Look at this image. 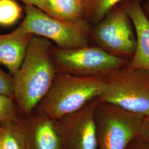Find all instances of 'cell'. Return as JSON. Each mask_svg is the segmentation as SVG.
I'll return each instance as SVG.
<instances>
[{"label":"cell","mask_w":149,"mask_h":149,"mask_svg":"<svg viewBox=\"0 0 149 149\" xmlns=\"http://www.w3.org/2000/svg\"><path fill=\"white\" fill-rule=\"evenodd\" d=\"M20 116L13 97L0 95V123L15 120Z\"/></svg>","instance_id":"cell-16"},{"label":"cell","mask_w":149,"mask_h":149,"mask_svg":"<svg viewBox=\"0 0 149 149\" xmlns=\"http://www.w3.org/2000/svg\"><path fill=\"white\" fill-rule=\"evenodd\" d=\"M44 12L59 19L71 21L83 18L82 1L80 0H44Z\"/></svg>","instance_id":"cell-13"},{"label":"cell","mask_w":149,"mask_h":149,"mask_svg":"<svg viewBox=\"0 0 149 149\" xmlns=\"http://www.w3.org/2000/svg\"><path fill=\"white\" fill-rule=\"evenodd\" d=\"M90 37L91 41L113 56L127 60L133 56L136 47L135 29L122 3L92 26Z\"/></svg>","instance_id":"cell-7"},{"label":"cell","mask_w":149,"mask_h":149,"mask_svg":"<svg viewBox=\"0 0 149 149\" xmlns=\"http://www.w3.org/2000/svg\"><path fill=\"white\" fill-rule=\"evenodd\" d=\"M145 116L100 102L95 114L97 149H125L138 136Z\"/></svg>","instance_id":"cell-6"},{"label":"cell","mask_w":149,"mask_h":149,"mask_svg":"<svg viewBox=\"0 0 149 149\" xmlns=\"http://www.w3.org/2000/svg\"><path fill=\"white\" fill-rule=\"evenodd\" d=\"M125 149H149V143L136 136L129 143Z\"/></svg>","instance_id":"cell-18"},{"label":"cell","mask_w":149,"mask_h":149,"mask_svg":"<svg viewBox=\"0 0 149 149\" xmlns=\"http://www.w3.org/2000/svg\"><path fill=\"white\" fill-rule=\"evenodd\" d=\"M33 36L20 26L8 34H0V65L12 76L20 68Z\"/></svg>","instance_id":"cell-10"},{"label":"cell","mask_w":149,"mask_h":149,"mask_svg":"<svg viewBox=\"0 0 149 149\" xmlns=\"http://www.w3.org/2000/svg\"><path fill=\"white\" fill-rule=\"evenodd\" d=\"M124 0H84L83 18L92 26L96 25L114 7Z\"/></svg>","instance_id":"cell-14"},{"label":"cell","mask_w":149,"mask_h":149,"mask_svg":"<svg viewBox=\"0 0 149 149\" xmlns=\"http://www.w3.org/2000/svg\"><path fill=\"white\" fill-rule=\"evenodd\" d=\"M52 47L49 39L34 35L20 68L12 76L13 97L22 116L32 114L57 74Z\"/></svg>","instance_id":"cell-1"},{"label":"cell","mask_w":149,"mask_h":149,"mask_svg":"<svg viewBox=\"0 0 149 149\" xmlns=\"http://www.w3.org/2000/svg\"><path fill=\"white\" fill-rule=\"evenodd\" d=\"M99 98L55 120L63 149H97L95 114Z\"/></svg>","instance_id":"cell-8"},{"label":"cell","mask_w":149,"mask_h":149,"mask_svg":"<svg viewBox=\"0 0 149 149\" xmlns=\"http://www.w3.org/2000/svg\"><path fill=\"white\" fill-rule=\"evenodd\" d=\"M100 101L149 116V71L124 68L104 77Z\"/></svg>","instance_id":"cell-4"},{"label":"cell","mask_w":149,"mask_h":149,"mask_svg":"<svg viewBox=\"0 0 149 149\" xmlns=\"http://www.w3.org/2000/svg\"><path fill=\"white\" fill-rule=\"evenodd\" d=\"M23 10L15 0H0V26L10 27L19 21Z\"/></svg>","instance_id":"cell-15"},{"label":"cell","mask_w":149,"mask_h":149,"mask_svg":"<svg viewBox=\"0 0 149 149\" xmlns=\"http://www.w3.org/2000/svg\"><path fill=\"white\" fill-rule=\"evenodd\" d=\"M26 16L19 25L33 35L52 40L62 49L90 45L92 25L84 18L67 21L50 16L34 6H25Z\"/></svg>","instance_id":"cell-3"},{"label":"cell","mask_w":149,"mask_h":149,"mask_svg":"<svg viewBox=\"0 0 149 149\" xmlns=\"http://www.w3.org/2000/svg\"><path fill=\"white\" fill-rule=\"evenodd\" d=\"M0 129H1V128H0Z\"/></svg>","instance_id":"cell-24"},{"label":"cell","mask_w":149,"mask_h":149,"mask_svg":"<svg viewBox=\"0 0 149 149\" xmlns=\"http://www.w3.org/2000/svg\"><path fill=\"white\" fill-rule=\"evenodd\" d=\"M52 54L57 73L76 76L104 77L125 68L129 61L97 45L72 49L53 46Z\"/></svg>","instance_id":"cell-5"},{"label":"cell","mask_w":149,"mask_h":149,"mask_svg":"<svg viewBox=\"0 0 149 149\" xmlns=\"http://www.w3.org/2000/svg\"><path fill=\"white\" fill-rule=\"evenodd\" d=\"M2 149H30L23 117L0 123Z\"/></svg>","instance_id":"cell-12"},{"label":"cell","mask_w":149,"mask_h":149,"mask_svg":"<svg viewBox=\"0 0 149 149\" xmlns=\"http://www.w3.org/2000/svg\"><path fill=\"white\" fill-rule=\"evenodd\" d=\"M138 136L149 143V116L145 118Z\"/></svg>","instance_id":"cell-19"},{"label":"cell","mask_w":149,"mask_h":149,"mask_svg":"<svg viewBox=\"0 0 149 149\" xmlns=\"http://www.w3.org/2000/svg\"><path fill=\"white\" fill-rule=\"evenodd\" d=\"M1 128V127H0ZM0 149H2V133H1V130L0 129Z\"/></svg>","instance_id":"cell-22"},{"label":"cell","mask_w":149,"mask_h":149,"mask_svg":"<svg viewBox=\"0 0 149 149\" xmlns=\"http://www.w3.org/2000/svg\"><path fill=\"white\" fill-rule=\"evenodd\" d=\"M128 12L136 36V47L125 68L149 71V21L142 9V0H124L121 3Z\"/></svg>","instance_id":"cell-9"},{"label":"cell","mask_w":149,"mask_h":149,"mask_svg":"<svg viewBox=\"0 0 149 149\" xmlns=\"http://www.w3.org/2000/svg\"><path fill=\"white\" fill-rule=\"evenodd\" d=\"M80 1H82V2H83V1H84V0H80Z\"/></svg>","instance_id":"cell-23"},{"label":"cell","mask_w":149,"mask_h":149,"mask_svg":"<svg viewBox=\"0 0 149 149\" xmlns=\"http://www.w3.org/2000/svg\"><path fill=\"white\" fill-rule=\"evenodd\" d=\"M25 6H34L44 12L45 3L44 0H21Z\"/></svg>","instance_id":"cell-20"},{"label":"cell","mask_w":149,"mask_h":149,"mask_svg":"<svg viewBox=\"0 0 149 149\" xmlns=\"http://www.w3.org/2000/svg\"><path fill=\"white\" fill-rule=\"evenodd\" d=\"M0 95L13 96V81L12 76L0 69Z\"/></svg>","instance_id":"cell-17"},{"label":"cell","mask_w":149,"mask_h":149,"mask_svg":"<svg viewBox=\"0 0 149 149\" xmlns=\"http://www.w3.org/2000/svg\"><path fill=\"white\" fill-rule=\"evenodd\" d=\"M23 117L30 149H63L55 120L34 113Z\"/></svg>","instance_id":"cell-11"},{"label":"cell","mask_w":149,"mask_h":149,"mask_svg":"<svg viewBox=\"0 0 149 149\" xmlns=\"http://www.w3.org/2000/svg\"><path fill=\"white\" fill-rule=\"evenodd\" d=\"M141 7L145 15L149 21V0H145L144 3L142 2Z\"/></svg>","instance_id":"cell-21"},{"label":"cell","mask_w":149,"mask_h":149,"mask_svg":"<svg viewBox=\"0 0 149 149\" xmlns=\"http://www.w3.org/2000/svg\"><path fill=\"white\" fill-rule=\"evenodd\" d=\"M104 77L57 73L48 92L33 113L56 120L75 112L100 96Z\"/></svg>","instance_id":"cell-2"}]
</instances>
